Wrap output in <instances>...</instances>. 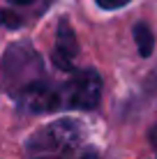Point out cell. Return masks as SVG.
Masks as SVG:
<instances>
[{"mask_svg":"<svg viewBox=\"0 0 157 159\" xmlns=\"http://www.w3.org/2000/svg\"><path fill=\"white\" fill-rule=\"evenodd\" d=\"M83 129L74 120H56L37 131H32L25 141L28 159H69L81 148Z\"/></svg>","mask_w":157,"mask_h":159,"instance_id":"obj_1","label":"cell"},{"mask_svg":"<svg viewBox=\"0 0 157 159\" xmlns=\"http://www.w3.org/2000/svg\"><path fill=\"white\" fill-rule=\"evenodd\" d=\"M44 81V62L35 48L14 44L2 56V88L9 95H23L32 85Z\"/></svg>","mask_w":157,"mask_h":159,"instance_id":"obj_2","label":"cell"},{"mask_svg":"<svg viewBox=\"0 0 157 159\" xmlns=\"http://www.w3.org/2000/svg\"><path fill=\"white\" fill-rule=\"evenodd\" d=\"M56 95L58 108H95L102 97V79L95 69H83L56 88Z\"/></svg>","mask_w":157,"mask_h":159,"instance_id":"obj_3","label":"cell"},{"mask_svg":"<svg viewBox=\"0 0 157 159\" xmlns=\"http://www.w3.org/2000/svg\"><path fill=\"white\" fill-rule=\"evenodd\" d=\"M19 102H21V106H23L25 111H32V113H48V111H56L58 108L56 88L46 85L44 81L32 85L23 95H19Z\"/></svg>","mask_w":157,"mask_h":159,"instance_id":"obj_4","label":"cell"},{"mask_svg":"<svg viewBox=\"0 0 157 159\" xmlns=\"http://www.w3.org/2000/svg\"><path fill=\"white\" fill-rule=\"evenodd\" d=\"M79 53L76 46V37H74L69 23H60L58 28V39H56V48H53V62L60 69H72L74 67V58Z\"/></svg>","mask_w":157,"mask_h":159,"instance_id":"obj_5","label":"cell"},{"mask_svg":"<svg viewBox=\"0 0 157 159\" xmlns=\"http://www.w3.org/2000/svg\"><path fill=\"white\" fill-rule=\"evenodd\" d=\"M134 39H136V46H139V53L141 56H150L153 53V44H155V37L150 28L145 23H139L136 28H134Z\"/></svg>","mask_w":157,"mask_h":159,"instance_id":"obj_6","label":"cell"},{"mask_svg":"<svg viewBox=\"0 0 157 159\" xmlns=\"http://www.w3.org/2000/svg\"><path fill=\"white\" fill-rule=\"evenodd\" d=\"M129 0H97V5H99L102 9H120L125 7Z\"/></svg>","mask_w":157,"mask_h":159,"instance_id":"obj_7","label":"cell"},{"mask_svg":"<svg viewBox=\"0 0 157 159\" xmlns=\"http://www.w3.org/2000/svg\"><path fill=\"white\" fill-rule=\"evenodd\" d=\"M9 2H14V5H30V2H35V0H9Z\"/></svg>","mask_w":157,"mask_h":159,"instance_id":"obj_8","label":"cell"},{"mask_svg":"<svg viewBox=\"0 0 157 159\" xmlns=\"http://www.w3.org/2000/svg\"><path fill=\"white\" fill-rule=\"evenodd\" d=\"M79 159H99V157H97L95 152H88V155H83V157H79Z\"/></svg>","mask_w":157,"mask_h":159,"instance_id":"obj_9","label":"cell"}]
</instances>
